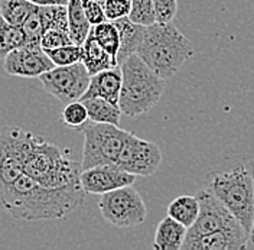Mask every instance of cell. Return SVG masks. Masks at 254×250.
Here are the masks:
<instances>
[{
    "label": "cell",
    "mask_w": 254,
    "mask_h": 250,
    "mask_svg": "<svg viewBox=\"0 0 254 250\" xmlns=\"http://www.w3.org/2000/svg\"><path fill=\"white\" fill-rule=\"evenodd\" d=\"M54 67L55 64L41 45L17 48L3 60L4 71L10 76L22 79H39L44 73L52 70Z\"/></svg>",
    "instance_id": "cell-12"
},
{
    "label": "cell",
    "mask_w": 254,
    "mask_h": 250,
    "mask_svg": "<svg viewBox=\"0 0 254 250\" xmlns=\"http://www.w3.org/2000/svg\"><path fill=\"white\" fill-rule=\"evenodd\" d=\"M90 80L91 76L82 61L71 65H55L39 77L44 90L64 104L81 100Z\"/></svg>",
    "instance_id": "cell-8"
},
{
    "label": "cell",
    "mask_w": 254,
    "mask_h": 250,
    "mask_svg": "<svg viewBox=\"0 0 254 250\" xmlns=\"http://www.w3.org/2000/svg\"><path fill=\"white\" fill-rule=\"evenodd\" d=\"M198 214L199 201L196 195H181L168 205V216H171L188 229L196 221Z\"/></svg>",
    "instance_id": "cell-21"
},
{
    "label": "cell",
    "mask_w": 254,
    "mask_h": 250,
    "mask_svg": "<svg viewBox=\"0 0 254 250\" xmlns=\"http://www.w3.org/2000/svg\"><path fill=\"white\" fill-rule=\"evenodd\" d=\"M104 12L107 16V20H117L122 17H127L131 9V0H106Z\"/></svg>",
    "instance_id": "cell-31"
},
{
    "label": "cell",
    "mask_w": 254,
    "mask_h": 250,
    "mask_svg": "<svg viewBox=\"0 0 254 250\" xmlns=\"http://www.w3.org/2000/svg\"><path fill=\"white\" fill-rule=\"evenodd\" d=\"M162 164V151L156 143L130 133L116 167L136 176H150Z\"/></svg>",
    "instance_id": "cell-10"
},
{
    "label": "cell",
    "mask_w": 254,
    "mask_h": 250,
    "mask_svg": "<svg viewBox=\"0 0 254 250\" xmlns=\"http://www.w3.org/2000/svg\"><path fill=\"white\" fill-rule=\"evenodd\" d=\"M90 32L95 38V41L104 48L117 63V52L120 48V33H119L117 26L113 22L107 20L100 25L91 26Z\"/></svg>",
    "instance_id": "cell-24"
},
{
    "label": "cell",
    "mask_w": 254,
    "mask_h": 250,
    "mask_svg": "<svg viewBox=\"0 0 254 250\" xmlns=\"http://www.w3.org/2000/svg\"><path fill=\"white\" fill-rule=\"evenodd\" d=\"M81 47H82V63L85 65L87 71L90 73V76H94L100 71L117 67L116 60L95 41L91 32L88 33L87 39L84 41Z\"/></svg>",
    "instance_id": "cell-18"
},
{
    "label": "cell",
    "mask_w": 254,
    "mask_h": 250,
    "mask_svg": "<svg viewBox=\"0 0 254 250\" xmlns=\"http://www.w3.org/2000/svg\"><path fill=\"white\" fill-rule=\"evenodd\" d=\"M122 83H123V74H122L120 65L100 71L94 76H91L88 88L85 94L81 97V100L91 98V97H101L114 104H119Z\"/></svg>",
    "instance_id": "cell-15"
},
{
    "label": "cell",
    "mask_w": 254,
    "mask_h": 250,
    "mask_svg": "<svg viewBox=\"0 0 254 250\" xmlns=\"http://www.w3.org/2000/svg\"><path fill=\"white\" fill-rule=\"evenodd\" d=\"M123 83L119 106L122 113L136 117L153 109L163 95L165 81L140 60L137 54L120 65Z\"/></svg>",
    "instance_id": "cell-4"
},
{
    "label": "cell",
    "mask_w": 254,
    "mask_h": 250,
    "mask_svg": "<svg viewBox=\"0 0 254 250\" xmlns=\"http://www.w3.org/2000/svg\"><path fill=\"white\" fill-rule=\"evenodd\" d=\"M209 188L241 224L244 233H252L254 219V178L252 168L237 165L230 171L214 172L206 176Z\"/></svg>",
    "instance_id": "cell-5"
},
{
    "label": "cell",
    "mask_w": 254,
    "mask_h": 250,
    "mask_svg": "<svg viewBox=\"0 0 254 250\" xmlns=\"http://www.w3.org/2000/svg\"><path fill=\"white\" fill-rule=\"evenodd\" d=\"M156 22H172L178 12V0H153Z\"/></svg>",
    "instance_id": "cell-32"
},
{
    "label": "cell",
    "mask_w": 254,
    "mask_h": 250,
    "mask_svg": "<svg viewBox=\"0 0 254 250\" xmlns=\"http://www.w3.org/2000/svg\"><path fill=\"white\" fill-rule=\"evenodd\" d=\"M187 233L188 227L172 219L171 216H166L156 227L152 248L155 250H181Z\"/></svg>",
    "instance_id": "cell-16"
},
{
    "label": "cell",
    "mask_w": 254,
    "mask_h": 250,
    "mask_svg": "<svg viewBox=\"0 0 254 250\" xmlns=\"http://www.w3.org/2000/svg\"><path fill=\"white\" fill-rule=\"evenodd\" d=\"M113 23L117 26L119 33H120V48L117 52V65H122L128 57H131L137 52V48L142 42L144 26L131 22L128 19V16L113 20Z\"/></svg>",
    "instance_id": "cell-17"
},
{
    "label": "cell",
    "mask_w": 254,
    "mask_h": 250,
    "mask_svg": "<svg viewBox=\"0 0 254 250\" xmlns=\"http://www.w3.org/2000/svg\"><path fill=\"white\" fill-rule=\"evenodd\" d=\"M25 132L17 126L0 127V188L13 184L23 173Z\"/></svg>",
    "instance_id": "cell-11"
},
{
    "label": "cell",
    "mask_w": 254,
    "mask_h": 250,
    "mask_svg": "<svg viewBox=\"0 0 254 250\" xmlns=\"http://www.w3.org/2000/svg\"><path fill=\"white\" fill-rule=\"evenodd\" d=\"M82 187L48 188L26 173L0 188V207L12 217L26 221L63 219L84 201Z\"/></svg>",
    "instance_id": "cell-1"
},
{
    "label": "cell",
    "mask_w": 254,
    "mask_h": 250,
    "mask_svg": "<svg viewBox=\"0 0 254 250\" xmlns=\"http://www.w3.org/2000/svg\"><path fill=\"white\" fill-rule=\"evenodd\" d=\"M136 175L123 171L116 165H98L81 171V185L85 194L103 195L117 188L133 185Z\"/></svg>",
    "instance_id": "cell-13"
},
{
    "label": "cell",
    "mask_w": 254,
    "mask_h": 250,
    "mask_svg": "<svg viewBox=\"0 0 254 250\" xmlns=\"http://www.w3.org/2000/svg\"><path fill=\"white\" fill-rule=\"evenodd\" d=\"M98 208L106 221L120 229L139 226L147 217L146 204L133 185L103 194L98 201Z\"/></svg>",
    "instance_id": "cell-7"
},
{
    "label": "cell",
    "mask_w": 254,
    "mask_h": 250,
    "mask_svg": "<svg viewBox=\"0 0 254 250\" xmlns=\"http://www.w3.org/2000/svg\"><path fill=\"white\" fill-rule=\"evenodd\" d=\"M25 45H28V39L23 28L9 23L0 16V60H4L12 51Z\"/></svg>",
    "instance_id": "cell-22"
},
{
    "label": "cell",
    "mask_w": 254,
    "mask_h": 250,
    "mask_svg": "<svg viewBox=\"0 0 254 250\" xmlns=\"http://www.w3.org/2000/svg\"><path fill=\"white\" fill-rule=\"evenodd\" d=\"M44 31L63 29L68 31V9L66 6H38Z\"/></svg>",
    "instance_id": "cell-25"
},
{
    "label": "cell",
    "mask_w": 254,
    "mask_h": 250,
    "mask_svg": "<svg viewBox=\"0 0 254 250\" xmlns=\"http://www.w3.org/2000/svg\"><path fill=\"white\" fill-rule=\"evenodd\" d=\"M136 54L160 79L169 80L193 57V48L172 22H155L144 26Z\"/></svg>",
    "instance_id": "cell-3"
},
{
    "label": "cell",
    "mask_w": 254,
    "mask_h": 250,
    "mask_svg": "<svg viewBox=\"0 0 254 250\" xmlns=\"http://www.w3.org/2000/svg\"><path fill=\"white\" fill-rule=\"evenodd\" d=\"M36 7L29 0H0V16L12 25L22 26Z\"/></svg>",
    "instance_id": "cell-23"
},
{
    "label": "cell",
    "mask_w": 254,
    "mask_h": 250,
    "mask_svg": "<svg viewBox=\"0 0 254 250\" xmlns=\"http://www.w3.org/2000/svg\"><path fill=\"white\" fill-rule=\"evenodd\" d=\"M45 52L55 65H71V64L82 61V47L77 45V44H69L65 47L48 49Z\"/></svg>",
    "instance_id": "cell-28"
},
{
    "label": "cell",
    "mask_w": 254,
    "mask_h": 250,
    "mask_svg": "<svg viewBox=\"0 0 254 250\" xmlns=\"http://www.w3.org/2000/svg\"><path fill=\"white\" fill-rule=\"evenodd\" d=\"M61 119H63V123L69 129H77L79 130L82 126L85 125L90 117H88V111L85 104L77 100V101H72V103H68L63 110V114H61Z\"/></svg>",
    "instance_id": "cell-26"
},
{
    "label": "cell",
    "mask_w": 254,
    "mask_h": 250,
    "mask_svg": "<svg viewBox=\"0 0 254 250\" xmlns=\"http://www.w3.org/2000/svg\"><path fill=\"white\" fill-rule=\"evenodd\" d=\"M23 31L26 33V39H28V45L31 47H38L41 45V39L44 35V26L41 22V17L38 15V7L36 10L29 16V19L22 25Z\"/></svg>",
    "instance_id": "cell-29"
},
{
    "label": "cell",
    "mask_w": 254,
    "mask_h": 250,
    "mask_svg": "<svg viewBox=\"0 0 254 250\" xmlns=\"http://www.w3.org/2000/svg\"><path fill=\"white\" fill-rule=\"evenodd\" d=\"M36 6H66L69 0H29Z\"/></svg>",
    "instance_id": "cell-34"
},
{
    "label": "cell",
    "mask_w": 254,
    "mask_h": 250,
    "mask_svg": "<svg viewBox=\"0 0 254 250\" xmlns=\"http://www.w3.org/2000/svg\"><path fill=\"white\" fill-rule=\"evenodd\" d=\"M84 136L81 169H90L98 165H117L130 132L110 123H97L88 120L79 129Z\"/></svg>",
    "instance_id": "cell-6"
},
{
    "label": "cell",
    "mask_w": 254,
    "mask_h": 250,
    "mask_svg": "<svg viewBox=\"0 0 254 250\" xmlns=\"http://www.w3.org/2000/svg\"><path fill=\"white\" fill-rule=\"evenodd\" d=\"M246 245L247 236L243 227H238L201 236L190 243H184L181 250H243Z\"/></svg>",
    "instance_id": "cell-14"
},
{
    "label": "cell",
    "mask_w": 254,
    "mask_h": 250,
    "mask_svg": "<svg viewBox=\"0 0 254 250\" xmlns=\"http://www.w3.org/2000/svg\"><path fill=\"white\" fill-rule=\"evenodd\" d=\"M68 9V32L74 44L82 45L91 31V23L88 22L82 1L81 0H69L66 4Z\"/></svg>",
    "instance_id": "cell-20"
},
{
    "label": "cell",
    "mask_w": 254,
    "mask_h": 250,
    "mask_svg": "<svg viewBox=\"0 0 254 250\" xmlns=\"http://www.w3.org/2000/svg\"><path fill=\"white\" fill-rule=\"evenodd\" d=\"M82 1V7L85 16L88 19V22L91 23V26L100 25L103 22H107V16L104 12V6L95 0H81Z\"/></svg>",
    "instance_id": "cell-33"
},
{
    "label": "cell",
    "mask_w": 254,
    "mask_h": 250,
    "mask_svg": "<svg viewBox=\"0 0 254 250\" xmlns=\"http://www.w3.org/2000/svg\"><path fill=\"white\" fill-rule=\"evenodd\" d=\"M81 101L85 104L87 111H88V117L91 122L119 126L120 117L123 114L119 104H114L101 97H91V98H85Z\"/></svg>",
    "instance_id": "cell-19"
},
{
    "label": "cell",
    "mask_w": 254,
    "mask_h": 250,
    "mask_svg": "<svg viewBox=\"0 0 254 250\" xmlns=\"http://www.w3.org/2000/svg\"><path fill=\"white\" fill-rule=\"evenodd\" d=\"M128 19L137 25L149 26L156 22V12L153 0H131Z\"/></svg>",
    "instance_id": "cell-27"
},
{
    "label": "cell",
    "mask_w": 254,
    "mask_h": 250,
    "mask_svg": "<svg viewBox=\"0 0 254 250\" xmlns=\"http://www.w3.org/2000/svg\"><path fill=\"white\" fill-rule=\"evenodd\" d=\"M95 1H98V3H101V4H104V3H106V0H95Z\"/></svg>",
    "instance_id": "cell-36"
},
{
    "label": "cell",
    "mask_w": 254,
    "mask_h": 250,
    "mask_svg": "<svg viewBox=\"0 0 254 250\" xmlns=\"http://www.w3.org/2000/svg\"><path fill=\"white\" fill-rule=\"evenodd\" d=\"M81 164L64 155L54 143L25 132L23 173L48 188H71L81 185Z\"/></svg>",
    "instance_id": "cell-2"
},
{
    "label": "cell",
    "mask_w": 254,
    "mask_h": 250,
    "mask_svg": "<svg viewBox=\"0 0 254 250\" xmlns=\"http://www.w3.org/2000/svg\"><path fill=\"white\" fill-rule=\"evenodd\" d=\"M250 168H252V172H253V178H254V161L250 162ZM246 249L254 250V219H253V226H252V233H250V236H249V240H247Z\"/></svg>",
    "instance_id": "cell-35"
},
{
    "label": "cell",
    "mask_w": 254,
    "mask_h": 250,
    "mask_svg": "<svg viewBox=\"0 0 254 250\" xmlns=\"http://www.w3.org/2000/svg\"><path fill=\"white\" fill-rule=\"evenodd\" d=\"M196 198L199 201V214L196 221L188 229L184 243H190L201 236L209 235L214 232L241 227L236 217L208 187L198 189Z\"/></svg>",
    "instance_id": "cell-9"
},
{
    "label": "cell",
    "mask_w": 254,
    "mask_h": 250,
    "mask_svg": "<svg viewBox=\"0 0 254 250\" xmlns=\"http://www.w3.org/2000/svg\"><path fill=\"white\" fill-rule=\"evenodd\" d=\"M69 44H74L69 36V32L63 31V29H49L44 32L42 39H41V47L44 51L65 47Z\"/></svg>",
    "instance_id": "cell-30"
}]
</instances>
